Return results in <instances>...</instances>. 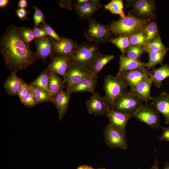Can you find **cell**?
Wrapping results in <instances>:
<instances>
[{
    "mask_svg": "<svg viewBox=\"0 0 169 169\" xmlns=\"http://www.w3.org/2000/svg\"><path fill=\"white\" fill-rule=\"evenodd\" d=\"M21 27L11 25L8 27L1 37L0 51L6 66L11 71L17 73L27 68L38 59L23 40Z\"/></svg>",
    "mask_w": 169,
    "mask_h": 169,
    "instance_id": "6da1fadb",
    "label": "cell"
},
{
    "mask_svg": "<svg viewBox=\"0 0 169 169\" xmlns=\"http://www.w3.org/2000/svg\"><path fill=\"white\" fill-rule=\"evenodd\" d=\"M149 20L137 18L129 12L125 17H120L118 20L113 21L109 28L112 34L115 36H128L141 31Z\"/></svg>",
    "mask_w": 169,
    "mask_h": 169,
    "instance_id": "7a4b0ae2",
    "label": "cell"
},
{
    "mask_svg": "<svg viewBox=\"0 0 169 169\" xmlns=\"http://www.w3.org/2000/svg\"><path fill=\"white\" fill-rule=\"evenodd\" d=\"M101 54L96 45L88 43L78 46L70 56L71 63L90 70L96 59Z\"/></svg>",
    "mask_w": 169,
    "mask_h": 169,
    "instance_id": "3957f363",
    "label": "cell"
},
{
    "mask_svg": "<svg viewBox=\"0 0 169 169\" xmlns=\"http://www.w3.org/2000/svg\"><path fill=\"white\" fill-rule=\"evenodd\" d=\"M143 102L132 91H126L115 100L112 108L133 117L144 105Z\"/></svg>",
    "mask_w": 169,
    "mask_h": 169,
    "instance_id": "277c9868",
    "label": "cell"
},
{
    "mask_svg": "<svg viewBox=\"0 0 169 169\" xmlns=\"http://www.w3.org/2000/svg\"><path fill=\"white\" fill-rule=\"evenodd\" d=\"M128 86L119 76L108 75L104 79L103 87L105 92L104 97L110 108L115 100L126 91Z\"/></svg>",
    "mask_w": 169,
    "mask_h": 169,
    "instance_id": "5b68a950",
    "label": "cell"
},
{
    "mask_svg": "<svg viewBox=\"0 0 169 169\" xmlns=\"http://www.w3.org/2000/svg\"><path fill=\"white\" fill-rule=\"evenodd\" d=\"M111 34L109 26L91 20L89 22L88 29L84 35L90 42L98 44L108 41L111 38Z\"/></svg>",
    "mask_w": 169,
    "mask_h": 169,
    "instance_id": "8992f818",
    "label": "cell"
},
{
    "mask_svg": "<svg viewBox=\"0 0 169 169\" xmlns=\"http://www.w3.org/2000/svg\"><path fill=\"white\" fill-rule=\"evenodd\" d=\"M128 6L132 8L131 13L139 19L149 20L153 18L156 10V4L153 0L127 1Z\"/></svg>",
    "mask_w": 169,
    "mask_h": 169,
    "instance_id": "52a82bcc",
    "label": "cell"
},
{
    "mask_svg": "<svg viewBox=\"0 0 169 169\" xmlns=\"http://www.w3.org/2000/svg\"><path fill=\"white\" fill-rule=\"evenodd\" d=\"M104 137L106 144L111 148L128 149L126 133L118 130L108 124L104 131Z\"/></svg>",
    "mask_w": 169,
    "mask_h": 169,
    "instance_id": "ba28073f",
    "label": "cell"
},
{
    "mask_svg": "<svg viewBox=\"0 0 169 169\" xmlns=\"http://www.w3.org/2000/svg\"><path fill=\"white\" fill-rule=\"evenodd\" d=\"M133 117L154 129L160 125L159 113L151 105L144 104Z\"/></svg>",
    "mask_w": 169,
    "mask_h": 169,
    "instance_id": "9c48e42d",
    "label": "cell"
},
{
    "mask_svg": "<svg viewBox=\"0 0 169 169\" xmlns=\"http://www.w3.org/2000/svg\"><path fill=\"white\" fill-rule=\"evenodd\" d=\"M86 102L88 113L95 116L106 115L110 108L107 104L104 97L95 91Z\"/></svg>",
    "mask_w": 169,
    "mask_h": 169,
    "instance_id": "30bf717a",
    "label": "cell"
},
{
    "mask_svg": "<svg viewBox=\"0 0 169 169\" xmlns=\"http://www.w3.org/2000/svg\"><path fill=\"white\" fill-rule=\"evenodd\" d=\"M150 73V70L147 68L137 69L123 71L117 76L120 77L131 90L139 83L149 77Z\"/></svg>",
    "mask_w": 169,
    "mask_h": 169,
    "instance_id": "8fae6325",
    "label": "cell"
},
{
    "mask_svg": "<svg viewBox=\"0 0 169 169\" xmlns=\"http://www.w3.org/2000/svg\"><path fill=\"white\" fill-rule=\"evenodd\" d=\"M55 41L49 36L35 39L36 51L35 52L38 59L45 61L49 57L53 59L55 55L54 49Z\"/></svg>",
    "mask_w": 169,
    "mask_h": 169,
    "instance_id": "7c38bea8",
    "label": "cell"
},
{
    "mask_svg": "<svg viewBox=\"0 0 169 169\" xmlns=\"http://www.w3.org/2000/svg\"><path fill=\"white\" fill-rule=\"evenodd\" d=\"M93 75L90 70L70 62L64 79L67 84V88H69Z\"/></svg>",
    "mask_w": 169,
    "mask_h": 169,
    "instance_id": "4fadbf2b",
    "label": "cell"
},
{
    "mask_svg": "<svg viewBox=\"0 0 169 169\" xmlns=\"http://www.w3.org/2000/svg\"><path fill=\"white\" fill-rule=\"evenodd\" d=\"M151 105L164 117L165 123L169 124V94L164 91L152 97Z\"/></svg>",
    "mask_w": 169,
    "mask_h": 169,
    "instance_id": "5bb4252c",
    "label": "cell"
},
{
    "mask_svg": "<svg viewBox=\"0 0 169 169\" xmlns=\"http://www.w3.org/2000/svg\"><path fill=\"white\" fill-rule=\"evenodd\" d=\"M109 120V124L113 128L125 132L127 124L132 116L115 110L113 108H110L106 115Z\"/></svg>",
    "mask_w": 169,
    "mask_h": 169,
    "instance_id": "9a60e30c",
    "label": "cell"
},
{
    "mask_svg": "<svg viewBox=\"0 0 169 169\" xmlns=\"http://www.w3.org/2000/svg\"><path fill=\"white\" fill-rule=\"evenodd\" d=\"M70 57L56 55L48 65L47 69L51 73L62 76L64 79L70 64Z\"/></svg>",
    "mask_w": 169,
    "mask_h": 169,
    "instance_id": "2e32d148",
    "label": "cell"
},
{
    "mask_svg": "<svg viewBox=\"0 0 169 169\" xmlns=\"http://www.w3.org/2000/svg\"><path fill=\"white\" fill-rule=\"evenodd\" d=\"M71 94L67 89L65 91H63L54 96L53 103L57 109L60 121L67 112Z\"/></svg>",
    "mask_w": 169,
    "mask_h": 169,
    "instance_id": "e0dca14e",
    "label": "cell"
},
{
    "mask_svg": "<svg viewBox=\"0 0 169 169\" xmlns=\"http://www.w3.org/2000/svg\"><path fill=\"white\" fill-rule=\"evenodd\" d=\"M78 46L77 44L71 39L62 37L60 41H54V53L56 55L70 57Z\"/></svg>",
    "mask_w": 169,
    "mask_h": 169,
    "instance_id": "ac0fdd59",
    "label": "cell"
},
{
    "mask_svg": "<svg viewBox=\"0 0 169 169\" xmlns=\"http://www.w3.org/2000/svg\"><path fill=\"white\" fill-rule=\"evenodd\" d=\"M98 81L97 76L93 75L84 79L78 83L67 89L71 94L78 92H94Z\"/></svg>",
    "mask_w": 169,
    "mask_h": 169,
    "instance_id": "d6986e66",
    "label": "cell"
},
{
    "mask_svg": "<svg viewBox=\"0 0 169 169\" xmlns=\"http://www.w3.org/2000/svg\"><path fill=\"white\" fill-rule=\"evenodd\" d=\"M153 82L150 77H147L139 83L132 90H130L139 97L146 104L151 100V89Z\"/></svg>",
    "mask_w": 169,
    "mask_h": 169,
    "instance_id": "ffe728a7",
    "label": "cell"
},
{
    "mask_svg": "<svg viewBox=\"0 0 169 169\" xmlns=\"http://www.w3.org/2000/svg\"><path fill=\"white\" fill-rule=\"evenodd\" d=\"M99 0H91L83 4L74 5L75 11L79 16L83 18L91 16L101 6Z\"/></svg>",
    "mask_w": 169,
    "mask_h": 169,
    "instance_id": "44dd1931",
    "label": "cell"
},
{
    "mask_svg": "<svg viewBox=\"0 0 169 169\" xmlns=\"http://www.w3.org/2000/svg\"><path fill=\"white\" fill-rule=\"evenodd\" d=\"M153 83L157 88H160L162 81L169 77V65L162 64L157 69H153L150 71V77Z\"/></svg>",
    "mask_w": 169,
    "mask_h": 169,
    "instance_id": "7402d4cb",
    "label": "cell"
},
{
    "mask_svg": "<svg viewBox=\"0 0 169 169\" xmlns=\"http://www.w3.org/2000/svg\"><path fill=\"white\" fill-rule=\"evenodd\" d=\"M119 64V68L117 75L125 70L146 68V63L129 59L122 55L120 56Z\"/></svg>",
    "mask_w": 169,
    "mask_h": 169,
    "instance_id": "603a6c76",
    "label": "cell"
},
{
    "mask_svg": "<svg viewBox=\"0 0 169 169\" xmlns=\"http://www.w3.org/2000/svg\"><path fill=\"white\" fill-rule=\"evenodd\" d=\"M16 73L11 72L4 83V87L7 93L10 95H18L21 86V79L17 75Z\"/></svg>",
    "mask_w": 169,
    "mask_h": 169,
    "instance_id": "cb8c5ba5",
    "label": "cell"
},
{
    "mask_svg": "<svg viewBox=\"0 0 169 169\" xmlns=\"http://www.w3.org/2000/svg\"><path fill=\"white\" fill-rule=\"evenodd\" d=\"M153 18L147 22L141 30L145 37L146 44L160 36L156 21Z\"/></svg>",
    "mask_w": 169,
    "mask_h": 169,
    "instance_id": "d4e9b609",
    "label": "cell"
},
{
    "mask_svg": "<svg viewBox=\"0 0 169 169\" xmlns=\"http://www.w3.org/2000/svg\"><path fill=\"white\" fill-rule=\"evenodd\" d=\"M51 73L49 88L50 95L54 96L64 90L66 83L64 79H62L58 74Z\"/></svg>",
    "mask_w": 169,
    "mask_h": 169,
    "instance_id": "484cf974",
    "label": "cell"
},
{
    "mask_svg": "<svg viewBox=\"0 0 169 169\" xmlns=\"http://www.w3.org/2000/svg\"><path fill=\"white\" fill-rule=\"evenodd\" d=\"M51 74V72L47 68L44 69L29 85L33 87L44 90L50 94L49 85Z\"/></svg>",
    "mask_w": 169,
    "mask_h": 169,
    "instance_id": "4316f807",
    "label": "cell"
},
{
    "mask_svg": "<svg viewBox=\"0 0 169 169\" xmlns=\"http://www.w3.org/2000/svg\"><path fill=\"white\" fill-rule=\"evenodd\" d=\"M115 57L113 54L103 55L101 54L96 59L90 70L92 74L97 76L105 65Z\"/></svg>",
    "mask_w": 169,
    "mask_h": 169,
    "instance_id": "83f0119b",
    "label": "cell"
},
{
    "mask_svg": "<svg viewBox=\"0 0 169 169\" xmlns=\"http://www.w3.org/2000/svg\"><path fill=\"white\" fill-rule=\"evenodd\" d=\"M29 86L30 90L32 92L37 104L48 102L53 103L54 96L51 95L46 91Z\"/></svg>",
    "mask_w": 169,
    "mask_h": 169,
    "instance_id": "f1b7e54d",
    "label": "cell"
},
{
    "mask_svg": "<svg viewBox=\"0 0 169 169\" xmlns=\"http://www.w3.org/2000/svg\"><path fill=\"white\" fill-rule=\"evenodd\" d=\"M167 53V51L148 52L149 60L148 63H146V68L149 69H153L156 65L161 64Z\"/></svg>",
    "mask_w": 169,
    "mask_h": 169,
    "instance_id": "f546056e",
    "label": "cell"
},
{
    "mask_svg": "<svg viewBox=\"0 0 169 169\" xmlns=\"http://www.w3.org/2000/svg\"><path fill=\"white\" fill-rule=\"evenodd\" d=\"M145 52L167 51L169 49L162 42L160 36L147 43L143 47Z\"/></svg>",
    "mask_w": 169,
    "mask_h": 169,
    "instance_id": "4dcf8cb0",
    "label": "cell"
},
{
    "mask_svg": "<svg viewBox=\"0 0 169 169\" xmlns=\"http://www.w3.org/2000/svg\"><path fill=\"white\" fill-rule=\"evenodd\" d=\"M108 42L115 44L123 55H125L126 49L131 45L129 37L126 35H120L115 38H111Z\"/></svg>",
    "mask_w": 169,
    "mask_h": 169,
    "instance_id": "1f68e13d",
    "label": "cell"
},
{
    "mask_svg": "<svg viewBox=\"0 0 169 169\" xmlns=\"http://www.w3.org/2000/svg\"><path fill=\"white\" fill-rule=\"evenodd\" d=\"M104 7L112 13L118 14L121 18L126 16L123 11V2L121 0H112Z\"/></svg>",
    "mask_w": 169,
    "mask_h": 169,
    "instance_id": "d6a6232c",
    "label": "cell"
},
{
    "mask_svg": "<svg viewBox=\"0 0 169 169\" xmlns=\"http://www.w3.org/2000/svg\"><path fill=\"white\" fill-rule=\"evenodd\" d=\"M144 53L143 47L131 45L126 50L125 56L129 59L141 61V56Z\"/></svg>",
    "mask_w": 169,
    "mask_h": 169,
    "instance_id": "836d02e7",
    "label": "cell"
},
{
    "mask_svg": "<svg viewBox=\"0 0 169 169\" xmlns=\"http://www.w3.org/2000/svg\"><path fill=\"white\" fill-rule=\"evenodd\" d=\"M128 36L131 45L143 47L146 44L145 37L141 31Z\"/></svg>",
    "mask_w": 169,
    "mask_h": 169,
    "instance_id": "e575fe53",
    "label": "cell"
},
{
    "mask_svg": "<svg viewBox=\"0 0 169 169\" xmlns=\"http://www.w3.org/2000/svg\"><path fill=\"white\" fill-rule=\"evenodd\" d=\"M21 34L23 38L28 45L31 41L35 40L32 29L26 27H21Z\"/></svg>",
    "mask_w": 169,
    "mask_h": 169,
    "instance_id": "d590c367",
    "label": "cell"
},
{
    "mask_svg": "<svg viewBox=\"0 0 169 169\" xmlns=\"http://www.w3.org/2000/svg\"><path fill=\"white\" fill-rule=\"evenodd\" d=\"M33 7L34 9L35 12L33 17V20L35 27H38L41 23H46L45 17L42 11L38 8L35 6Z\"/></svg>",
    "mask_w": 169,
    "mask_h": 169,
    "instance_id": "8d00e7d4",
    "label": "cell"
},
{
    "mask_svg": "<svg viewBox=\"0 0 169 169\" xmlns=\"http://www.w3.org/2000/svg\"><path fill=\"white\" fill-rule=\"evenodd\" d=\"M20 100L21 103L28 108L33 107L37 104L34 95L30 90Z\"/></svg>",
    "mask_w": 169,
    "mask_h": 169,
    "instance_id": "74e56055",
    "label": "cell"
},
{
    "mask_svg": "<svg viewBox=\"0 0 169 169\" xmlns=\"http://www.w3.org/2000/svg\"><path fill=\"white\" fill-rule=\"evenodd\" d=\"M39 27L43 28L46 32L47 35L54 39L56 41L59 42L61 39L59 35L48 24L46 23L40 24Z\"/></svg>",
    "mask_w": 169,
    "mask_h": 169,
    "instance_id": "f35d334b",
    "label": "cell"
},
{
    "mask_svg": "<svg viewBox=\"0 0 169 169\" xmlns=\"http://www.w3.org/2000/svg\"><path fill=\"white\" fill-rule=\"evenodd\" d=\"M21 86L17 95L20 100L27 95L30 91L29 85L27 84L21 79Z\"/></svg>",
    "mask_w": 169,
    "mask_h": 169,
    "instance_id": "ab89813d",
    "label": "cell"
},
{
    "mask_svg": "<svg viewBox=\"0 0 169 169\" xmlns=\"http://www.w3.org/2000/svg\"><path fill=\"white\" fill-rule=\"evenodd\" d=\"M29 13V11H27L25 8H18L16 11V15L21 21L28 19L27 15Z\"/></svg>",
    "mask_w": 169,
    "mask_h": 169,
    "instance_id": "60d3db41",
    "label": "cell"
},
{
    "mask_svg": "<svg viewBox=\"0 0 169 169\" xmlns=\"http://www.w3.org/2000/svg\"><path fill=\"white\" fill-rule=\"evenodd\" d=\"M32 30L35 39L41 38L48 36L45 31L40 27H34Z\"/></svg>",
    "mask_w": 169,
    "mask_h": 169,
    "instance_id": "b9f144b4",
    "label": "cell"
},
{
    "mask_svg": "<svg viewBox=\"0 0 169 169\" xmlns=\"http://www.w3.org/2000/svg\"><path fill=\"white\" fill-rule=\"evenodd\" d=\"M160 127L162 129L161 135L159 137L160 141H169V126L167 127H163L161 125Z\"/></svg>",
    "mask_w": 169,
    "mask_h": 169,
    "instance_id": "7bdbcfd3",
    "label": "cell"
},
{
    "mask_svg": "<svg viewBox=\"0 0 169 169\" xmlns=\"http://www.w3.org/2000/svg\"><path fill=\"white\" fill-rule=\"evenodd\" d=\"M72 0H59V5L62 8H67L70 10L73 9Z\"/></svg>",
    "mask_w": 169,
    "mask_h": 169,
    "instance_id": "ee69618b",
    "label": "cell"
},
{
    "mask_svg": "<svg viewBox=\"0 0 169 169\" xmlns=\"http://www.w3.org/2000/svg\"><path fill=\"white\" fill-rule=\"evenodd\" d=\"M28 3L26 0H20L18 3V7L19 8H25L27 7Z\"/></svg>",
    "mask_w": 169,
    "mask_h": 169,
    "instance_id": "f6af8a7d",
    "label": "cell"
},
{
    "mask_svg": "<svg viewBox=\"0 0 169 169\" xmlns=\"http://www.w3.org/2000/svg\"><path fill=\"white\" fill-rule=\"evenodd\" d=\"M155 159L154 164L153 166L151 167L150 169H158V161L157 160L156 154V150L155 149Z\"/></svg>",
    "mask_w": 169,
    "mask_h": 169,
    "instance_id": "bcb514c9",
    "label": "cell"
},
{
    "mask_svg": "<svg viewBox=\"0 0 169 169\" xmlns=\"http://www.w3.org/2000/svg\"><path fill=\"white\" fill-rule=\"evenodd\" d=\"M9 1L8 0H0V7L2 8L7 6L9 3Z\"/></svg>",
    "mask_w": 169,
    "mask_h": 169,
    "instance_id": "7dc6e473",
    "label": "cell"
},
{
    "mask_svg": "<svg viewBox=\"0 0 169 169\" xmlns=\"http://www.w3.org/2000/svg\"><path fill=\"white\" fill-rule=\"evenodd\" d=\"M90 1V0H78L77 1V2L76 4L77 5L83 4L88 3Z\"/></svg>",
    "mask_w": 169,
    "mask_h": 169,
    "instance_id": "c3c4849f",
    "label": "cell"
},
{
    "mask_svg": "<svg viewBox=\"0 0 169 169\" xmlns=\"http://www.w3.org/2000/svg\"><path fill=\"white\" fill-rule=\"evenodd\" d=\"M87 166L88 165H80L78 166L76 169H86Z\"/></svg>",
    "mask_w": 169,
    "mask_h": 169,
    "instance_id": "681fc988",
    "label": "cell"
},
{
    "mask_svg": "<svg viewBox=\"0 0 169 169\" xmlns=\"http://www.w3.org/2000/svg\"><path fill=\"white\" fill-rule=\"evenodd\" d=\"M86 169H106L105 167L99 168H94L91 165H89L87 166V167Z\"/></svg>",
    "mask_w": 169,
    "mask_h": 169,
    "instance_id": "f907efd6",
    "label": "cell"
},
{
    "mask_svg": "<svg viewBox=\"0 0 169 169\" xmlns=\"http://www.w3.org/2000/svg\"><path fill=\"white\" fill-rule=\"evenodd\" d=\"M163 169H169V163L166 162L165 164V166Z\"/></svg>",
    "mask_w": 169,
    "mask_h": 169,
    "instance_id": "816d5d0a",
    "label": "cell"
}]
</instances>
